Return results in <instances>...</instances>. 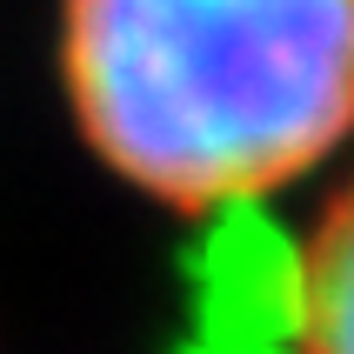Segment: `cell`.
Here are the masks:
<instances>
[{
  "label": "cell",
  "mask_w": 354,
  "mask_h": 354,
  "mask_svg": "<svg viewBox=\"0 0 354 354\" xmlns=\"http://www.w3.org/2000/svg\"><path fill=\"white\" fill-rule=\"evenodd\" d=\"M288 354H354V167L301 221L281 288Z\"/></svg>",
  "instance_id": "2"
},
{
  "label": "cell",
  "mask_w": 354,
  "mask_h": 354,
  "mask_svg": "<svg viewBox=\"0 0 354 354\" xmlns=\"http://www.w3.org/2000/svg\"><path fill=\"white\" fill-rule=\"evenodd\" d=\"M54 80L134 194L268 207L354 140V0H54Z\"/></svg>",
  "instance_id": "1"
}]
</instances>
